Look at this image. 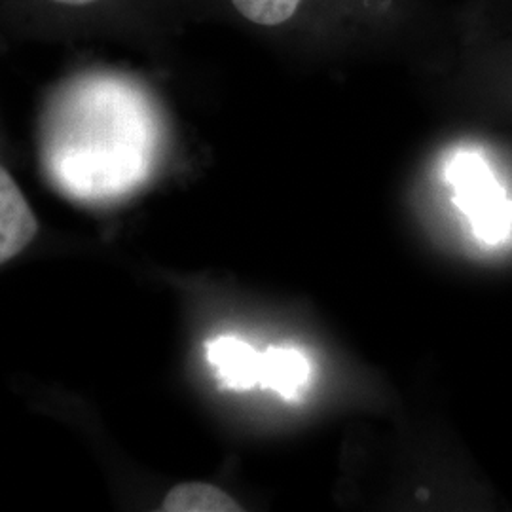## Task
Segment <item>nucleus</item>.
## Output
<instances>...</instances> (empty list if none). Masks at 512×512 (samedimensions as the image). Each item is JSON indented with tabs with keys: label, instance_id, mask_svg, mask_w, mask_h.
<instances>
[{
	"label": "nucleus",
	"instance_id": "f257e3e1",
	"mask_svg": "<svg viewBox=\"0 0 512 512\" xmlns=\"http://www.w3.org/2000/svg\"><path fill=\"white\" fill-rule=\"evenodd\" d=\"M158 148L147 97L116 74H80L52 103L42 126V165L69 198L118 200L145 183Z\"/></svg>",
	"mask_w": 512,
	"mask_h": 512
},
{
	"label": "nucleus",
	"instance_id": "f03ea898",
	"mask_svg": "<svg viewBox=\"0 0 512 512\" xmlns=\"http://www.w3.org/2000/svg\"><path fill=\"white\" fill-rule=\"evenodd\" d=\"M139 0H0V38L40 42L126 40Z\"/></svg>",
	"mask_w": 512,
	"mask_h": 512
},
{
	"label": "nucleus",
	"instance_id": "7ed1b4c3",
	"mask_svg": "<svg viewBox=\"0 0 512 512\" xmlns=\"http://www.w3.org/2000/svg\"><path fill=\"white\" fill-rule=\"evenodd\" d=\"M205 353L220 384L234 391L260 385L294 401L310 384V359L300 349L274 346L258 351L238 336H217L205 344Z\"/></svg>",
	"mask_w": 512,
	"mask_h": 512
},
{
	"label": "nucleus",
	"instance_id": "20e7f679",
	"mask_svg": "<svg viewBox=\"0 0 512 512\" xmlns=\"http://www.w3.org/2000/svg\"><path fill=\"white\" fill-rule=\"evenodd\" d=\"M444 175L476 236L490 243L501 241L507 234L509 211L484 162L471 152H458L448 160Z\"/></svg>",
	"mask_w": 512,
	"mask_h": 512
},
{
	"label": "nucleus",
	"instance_id": "39448f33",
	"mask_svg": "<svg viewBox=\"0 0 512 512\" xmlns=\"http://www.w3.org/2000/svg\"><path fill=\"white\" fill-rule=\"evenodd\" d=\"M38 222L14 177L0 165V264L37 238Z\"/></svg>",
	"mask_w": 512,
	"mask_h": 512
},
{
	"label": "nucleus",
	"instance_id": "423d86ee",
	"mask_svg": "<svg viewBox=\"0 0 512 512\" xmlns=\"http://www.w3.org/2000/svg\"><path fill=\"white\" fill-rule=\"evenodd\" d=\"M165 512H238V501L219 486L205 482H184L169 490L162 503Z\"/></svg>",
	"mask_w": 512,
	"mask_h": 512
},
{
	"label": "nucleus",
	"instance_id": "0eeeda50",
	"mask_svg": "<svg viewBox=\"0 0 512 512\" xmlns=\"http://www.w3.org/2000/svg\"><path fill=\"white\" fill-rule=\"evenodd\" d=\"M241 21L256 29H279L291 23L306 0H226Z\"/></svg>",
	"mask_w": 512,
	"mask_h": 512
}]
</instances>
